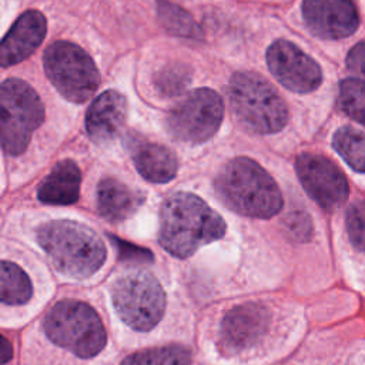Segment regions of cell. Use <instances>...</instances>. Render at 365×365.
<instances>
[{"label": "cell", "mask_w": 365, "mask_h": 365, "mask_svg": "<svg viewBox=\"0 0 365 365\" xmlns=\"http://www.w3.org/2000/svg\"><path fill=\"white\" fill-rule=\"evenodd\" d=\"M268 309L257 302H247L230 309L221 324L218 346L225 355L242 354L262 341L268 331Z\"/></svg>", "instance_id": "obj_12"}, {"label": "cell", "mask_w": 365, "mask_h": 365, "mask_svg": "<svg viewBox=\"0 0 365 365\" xmlns=\"http://www.w3.org/2000/svg\"><path fill=\"white\" fill-rule=\"evenodd\" d=\"M222 118V98L214 90L197 88L171 108L167 115V127L177 140L200 144L218 131Z\"/></svg>", "instance_id": "obj_9"}, {"label": "cell", "mask_w": 365, "mask_h": 365, "mask_svg": "<svg viewBox=\"0 0 365 365\" xmlns=\"http://www.w3.org/2000/svg\"><path fill=\"white\" fill-rule=\"evenodd\" d=\"M117 315L135 331L154 328L165 311V294L158 279L145 269H130L111 288Z\"/></svg>", "instance_id": "obj_6"}, {"label": "cell", "mask_w": 365, "mask_h": 365, "mask_svg": "<svg viewBox=\"0 0 365 365\" xmlns=\"http://www.w3.org/2000/svg\"><path fill=\"white\" fill-rule=\"evenodd\" d=\"M0 354H1V364H7L11 356H13V348H11V342L3 336L1 338V345H0Z\"/></svg>", "instance_id": "obj_29"}, {"label": "cell", "mask_w": 365, "mask_h": 365, "mask_svg": "<svg viewBox=\"0 0 365 365\" xmlns=\"http://www.w3.org/2000/svg\"><path fill=\"white\" fill-rule=\"evenodd\" d=\"M332 145L344 161L355 171L365 173V133L351 127L339 128L332 138Z\"/></svg>", "instance_id": "obj_21"}, {"label": "cell", "mask_w": 365, "mask_h": 365, "mask_svg": "<svg viewBox=\"0 0 365 365\" xmlns=\"http://www.w3.org/2000/svg\"><path fill=\"white\" fill-rule=\"evenodd\" d=\"M346 66L351 71L365 76V41L355 44L348 56H346Z\"/></svg>", "instance_id": "obj_28"}, {"label": "cell", "mask_w": 365, "mask_h": 365, "mask_svg": "<svg viewBox=\"0 0 365 365\" xmlns=\"http://www.w3.org/2000/svg\"><path fill=\"white\" fill-rule=\"evenodd\" d=\"M44 71L58 93L73 103L87 101L100 86L93 58L77 44L56 41L43 57Z\"/></svg>", "instance_id": "obj_8"}, {"label": "cell", "mask_w": 365, "mask_h": 365, "mask_svg": "<svg viewBox=\"0 0 365 365\" xmlns=\"http://www.w3.org/2000/svg\"><path fill=\"white\" fill-rule=\"evenodd\" d=\"M338 106L349 118L365 127V83L358 78L342 80Z\"/></svg>", "instance_id": "obj_23"}, {"label": "cell", "mask_w": 365, "mask_h": 365, "mask_svg": "<svg viewBox=\"0 0 365 365\" xmlns=\"http://www.w3.org/2000/svg\"><path fill=\"white\" fill-rule=\"evenodd\" d=\"M47 33L46 17L37 10H27L17 17L0 46V63L9 67L26 60L43 43Z\"/></svg>", "instance_id": "obj_14"}, {"label": "cell", "mask_w": 365, "mask_h": 365, "mask_svg": "<svg viewBox=\"0 0 365 365\" xmlns=\"http://www.w3.org/2000/svg\"><path fill=\"white\" fill-rule=\"evenodd\" d=\"M267 64L278 83L295 93H311L322 81L317 61L287 40H277L268 47Z\"/></svg>", "instance_id": "obj_11"}, {"label": "cell", "mask_w": 365, "mask_h": 365, "mask_svg": "<svg viewBox=\"0 0 365 365\" xmlns=\"http://www.w3.org/2000/svg\"><path fill=\"white\" fill-rule=\"evenodd\" d=\"M191 81V70L181 63L168 64L155 76V86L164 96L181 94Z\"/></svg>", "instance_id": "obj_24"}, {"label": "cell", "mask_w": 365, "mask_h": 365, "mask_svg": "<svg viewBox=\"0 0 365 365\" xmlns=\"http://www.w3.org/2000/svg\"><path fill=\"white\" fill-rule=\"evenodd\" d=\"M345 224L351 244L356 250L365 251V201H356L349 205Z\"/></svg>", "instance_id": "obj_25"}, {"label": "cell", "mask_w": 365, "mask_h": 365, "mask_svg": "<svg viewBox=\"0 0 365 365\" xmlns=\"http://www.w3.org/2000/svg\"><path fill=\"white\" fill-rule=\"evenodd\" d=\"M215 191L234 212L251 218H271L282 208V195L274 178L254 160L237 157L217 175Z\"/></svg>", "instance_id": "obj_2"}, {"label": "cell", "mask_w": 365, "mask_h": 365, "mask_svg": "<svg viewBox=\"0 0 365 365\" xmlns=\"http://www.w3.org/2000/svg\"><path fill=\"white\" fill-rule=\"evenodd\" d=\"M128 148L137 171L147 181L164 184L175 177L178 161L175 154L167 147L133 137L128 141Z\"/></svg>", "instance_id": "obj_16"}, {"label": "cell", "mask_w": 365, "mask_h": 365, "mask_svg": "<svg viewBox=\"0 0 365 365\" xmlns=\"http://www.w3.org/2000/svg\"><path fill=\"white\" fill-rule=\"evenodd\" d=\"M1 148L7 155L21 154L31 134L44 120V106L38 94L23 80L7 78L0 88Z\"/></svg>", "instance_id": "obj_7"}, {"label": "cell", "mask_w": 365, "mask_h": 365, "mask_svg": "<svg viewBox=\"0 0 365 365\" xmlns=\"http://www.w3.org/2000/svg\"><path fill=\"white\" fill-rule=\"evenodd\" d=\"M295 171L307 194L324 210L332 211L348 198L344 173L327 157L304 153L295 161Z\"/></svg>", "instance_id": "obj_10"}, {"label": "cell", "mask_w": 365, "mask_h": 365, "mask_svg": "<svg viewBox=\"0 0 365 365\" xmlns=\"http://www.w3.org/2000/svg\"><path fill=\"white\" fill-rule=\"evenodd\" d=\"M81 173L73 160L58 161L37 190V198L50 205L74 204L80 195Z\"/></svg>", "instance_id": "obj_18"}, {"label": "cell", "mask_w": 365, "mask_h": 365, "mask_svg": "<svg viewBox=\"0 0 365 365\" xmlns=\"http://www.w3.org/2000/svg\"><path fill=\"white\" fill-rule=\"evenodd\" d=\"M302 14L308 29L321 38L348 37L358 27L352 0H304Z\"/></svg>", "instance_id": "obj_13"}, {"label": "cell", "mask_w": 365, "mask_h": 365, "mask_svg": "<svg viewBox=\"0 0 365 365\" xmlns=\"http://www.w3.org/2000/svg\"><path fill=\"white\" fill-rule=\"evenodd\" d=\"M120 365H191V352L182 345L155 346L125 356Z\"/></svg>", "instance_id": "obj_20"}, {"label": "cell", "mask_w": 365, "mask_h": 365, "mask_svg": "<svg viewBox=\"0 0 365 365\" xmlns=\"http://www.w3.org/2000/svg\"><path fill=\"white\" fill-rule=\"evenodd\" d=\"M113 244L117 245L118 248V254L121 257V259L124 261H137V262H147L153 259V254L148 250L144 248H138L133 244L124 242L117 237H111Z\"/></svg>", "instance_id": "obj_27"}, {"label": "cell", "mask_w": 365, "mask_h": 365, "mask_svg": "<svg viewBox=\"0 0 365 365\" xmlns=\"http://www.w3.org/2000/svg\"><path fill=\"white\" fill-rule=\"evenodd\" d=\"M43 328L50 341L80 358L96 356L107 341L98 314L77 299L54 304L43 319Z\"/></svg>", "instance_id": "obj_5"}, {"label": "cell", "mask_w": 365, "mask_h": 365, "mask_svg": "<svg viewBox=\"0 0 365 365\" xmlns=\"http://www.w3.org/2000/svg\"><path fill=\"white\" fill-rule=\"evenodd\" d=\"M0 295L6 305H21L33 294V287L27 274L14 262L3 261L0 268Z\"/></svg>", "instance_id": "obj_19"}, {"label": "cell", "mask_w": 365, "mask_h": 365, "mask_svg": "<svg viewBox=\"0 0 365 365\" xmlns=\"http://www.w3.org/2000/svg\"><path fill=\"white\" fill-rule=\"evenodd\" d=\"M157 13L161 24L173 34L187 38H201L202 33L195 20L190 13H187L180 6L158 0L157 1Z\"/></svg>", "instance_id": "obj_22"}, {"label": "cell", "mask_w": 365, "mask_h": 365, "mask_svg": "<svg viewBox=\"0 0 365 365\" xmlns=\"http://www.w3.org/2000/svg\"><path fill=\"white\" fill-rule=\"evenodd\" d=\"M228 96L234 115L247 130L272 134L285 127L288 110L284 100L257 73H235L230 81Z\"/></svg>", "instance_id": "obj_4"}, {"label": "cell", "mask_w": 365, "mask_h": 365, "mask_svg": "<svg viewBox=\"0 0 365 365\" xmlns=\"http://www.w3.org/2000/svg\"><path fill=\"white\" fill-rule=\"evenodd\" d=\"M127 117V100L115 91L107 90L93 100L86 114V130L88 137L104 144L118 135Z\"/></svg>", "instance_id": "obj_15"}, {"label": "cell", "mask_w": 365, "mask_h": 365, "mask_svg": "<svg viewBox=\"0 0 365 365\" xmlns=\"http://www.w3.org/2000/svg\"><path fill=\"white\" fill-rule=\"evenodd\" d=\"M144 194L130 188L115 178H103L97 187V208L110 222L130 218L144 202Z\"/></svg>", "instance_id": "obj_17"}, {"label": "cell", "mask_w": 365, "mask_h": 365, "mask_svg": "<svg viewBox=\"0 0 365 365\" xmlns=\"http://www.w3.org/2000/svg\"><path fill=\"white\" fill-rule=\"evenodd\" d=\"M37 241L53 265L64 275L76 279L87 278L106 261V245L96 231L70 220L43 224L37 230Z\"/></svg>", "instance_id": "obj_3"}, {"label": "cell", "mask_w": 365, "mask_h": 365, "mask_svg": "<svg viewBox=\"0 0 365 365\" xmlns=\"http://www.w3.org/2000/svg\"><path fill=\"white\" fill-rule=\"evenodd\" d=\"M287 228L298 241H307L312 232L311 220L305 212H292L287 220Z\"/></svg>", "instance_id": "obj_26"}, {"label": "cell", "mask_w": 365, "mask_h": 365, "mask_svg": "<svg viewBox=\"0 0 365 365\" xmlns=\"http://www.w3.org/2000/svg\"><path fill=\"white\" fill-rule=\"evenodd\" d=\"M225 234L222 217L191 192L170 195L160 210L158 242L171 255L187 258Z\"/></svg>", "instance_id": "obj_1"}]
</instances>
